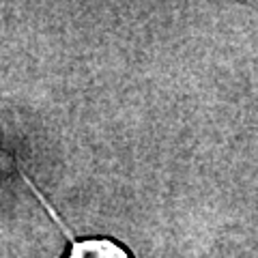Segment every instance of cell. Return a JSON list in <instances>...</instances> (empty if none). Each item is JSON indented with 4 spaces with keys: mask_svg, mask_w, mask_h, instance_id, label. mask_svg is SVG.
I'll return each mask as SVG.
<instances>
[{
    "mask_svg": "<svg viewBox=\"0 0 258 258\" xmlns=\"http://www.w3.org/2000/svg\"><path fill=\"white\" fill-rule=\"evenodd\" d=\"M24 181H26V183H28V187L35 191V196L39 198V203L45 207V211L52 215V220L58 224L60 228H62V232L67 235V239H69V252H67V256H64V258H134L132 249H129L127 245H123L120 241H116V239H110V237L76 239V237L69 232L67 226L60 222V217H58V213L54 211V207L47 203L45 196L35 187V183H32L26 174H24Z\"/></svg>",
    "mask_w": 258,
    "mask_h": 258,
    "instance_id": "obj_1",
    "label": "cell"
}]
</instances>
